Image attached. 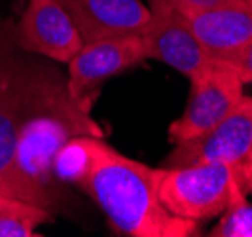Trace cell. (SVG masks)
<instances>
[{
    "label": "cell",
    "instance_id": "cell-1",
    "mask_svg": "<svg viewBox=\"0 0 252 237\" xmlns=\"http://www.w3.org/2000/svg\"><path fill=\"white\" fill-rule=\"evenodd\" d=\"M161 167L135 162L95 137L82 188L106 214L114 232L129 237H193L199 222L175 216L158 196Z\"/></svg>",
    "mask_w": 252,
    "mask_h": 237
},
{
    "label": "cell",
    "instance_id": "cell-2",
    "mask_svg": "<svg viewBox=\"0 0 252 237\" xmlns=\"http://www.w3.org/2000/svg\"><path fill=\"white\" fill-rule=\"evenodd\" d=\"M76 135L102 137V131L89 118V108L76 102L66 89L64 93L55 89V93L40 95L32 108L23 101L15 140V162L21 175L53 203L57 200L51 188L55 180L51 162L55 152Z\"/></svg>",
    "mask_w": 252,
    "mask_h": 237
},
{
    "label": "cell",
    "instance_id": "cell-3",
    "mask_svg": "<svg viewBox=\"0 0 252 237\" xmlns=\"http://www.w3.org/2000/svg\"><path fill=\"white\" fill-rule=\"evenodd\" d=\"M241 182L231 165L197 162L161 167L158 196L167 211L180 218L205 222L220 216Z\"/></svg>",
    "mask_w": 252,
    "mask_h": 237
},
{
    "label": "cell",
    "instance_id": "cell-4",
    "mask_svg": "<svg viewBox=\"0 0 252 237\" xmlns=\"http://www.w3.org/2000/svg\"><path fill=\"white\" fill-rule=\"evenodd\" d=\"M189 82L188 104L182 116L169 125V140L173 144L207 133L245 97L239 74L222 59H213L207 70Z\"/></svg>",
    "mask_w": 252,
    "mask_h": 237
},
{
    "label": "cell",
    "instance_id": "cell-5",
    "mask_svg": "<svg viewBox=\"0 0 252 237\" xmlns=\"http://www.w3.org/2000/svg\"><path fill=\"white\" fill-rule=\"evenodd\" d=\"M150 21L142 29L146 59L165 63L193 80L213 63L195 38L186 15L171 0H148Z\"/></svg>",
    "mask_w": 252,
    "mask_h": 237
},
{
    "label": "cell",
    "instance_id": "cell-6",
    "mask_svg": "<svg viewBox=\"0 0 252 237\" xmlns=\"http://www.w3.org/2000/svg\"><path fill=\"white\" fill-rule=\"evenodd\" d=\"M197 162H224L235 169L239 178L245 165L252 162V97H243L207 133L175 144L161 167H182Z\"/></svg>",
    "mask_w": 252,
    "mask_h": 237
},
{
    "label": "cell",
    "instance_id": "cell-7",
    "mask_svg": "<svg viewBox=\"0 0 252 237\" xmlns=\"http://www.w3.org/2000/svg\"><path fill=\"white\" fill-rule=\"evenodd\" d=\"M146 59V50L140 34H124L84 42L68 65V95L89 108V93L108 78L137 67Z\"/></svg>",
    "mask_w": 252,
    "mask_h": 237
},
{
    "label": "cell",
    "instance_id": "cell-8",
    "mask_svg": "<svg viewBox=\"0 0 252 237\" xmlns=\"http://www.w3.org/2000/svg\"><path fill=\"white\" fill-rule=\"evenodd\" d=\"M12 38L19 50L59 63H68L84 46L70 15L57 0H27Z\"/></svg>",
    "mask_w": 252,
    "mask_h": 237
},
{
    "label": "cell",
    "instance_id": "cell-9",
    "mask_svg": "<svg viewBox=\"0 0 252 237\" xmlns=\"http://www.w3.org/2000/svg\"><path fill=\"white\" fill-rule=\"evenodd\" d=\"M195 38L213 59H226L252 40V6L249 0H229L203 10H180Z\"/></svg>",
    "mask_w": 252,
    "mask_h": 237
},
{
    "label": "cell",
    "instance_id": "cell-10",
    "mask_svg": "<svg viewBox=\"0 0 252 237\" xmlns=\"http://www.w3.org/2000/svg\"><path fill=\"white\" fill-rule=\"evenodd\" d=\"M70 15L84 42L140 34L150 10L140 0H57Z\"/></svg>",
    "mask_w": 252,
    "mask_h": 237
},
{
    "label": "cell",
    "instance_id": "cell-11",
    "mask_svg": "<svg viewBox=\"0 0 252 237\" xmlns=\"http://www.w3.org/2000/svg\"><path fill=\"white\" fill-rule=\"evenodd\" d=\"M25 101V99H23ZM23 101L17 99L10 88L0 80V194L53 209L55 203L38 192L21 175L15 162V140L19 118L23 112Z\"/></svg>",
    "mask_w": 252,
    "mask_h": 237
},
{
    "label": "cell",
    "instance_id": "cell-12",
    "mask_svg": "<svg viewBox=\"0 0 252 237\" xmlns=\"http://www.w3.org/2000/svg\"><path fill=\"white\" fill-rule=\"evenodd\" d=\"M50 220V209L0 194V237H34L38 228Z\"/></svg>",
    "mask_w": 252,
    "mask_h": 237
},
{
    "label": "cell",
    "instance_id": "cell-13",
    "mask_svg": "<svg viewBox=\"0 0 252 237\" xmlns=\"http://www.w3.org/2000/svg\"><path fill=\"white\" fill-rule=\"evenodd\" d=\"M245 188H235L231 200L224 212L220 214L218 224L211 230L213 237H252V205L245 196Z\"/></svg>",
    "mask_w": 252,
    "mask_h": 237
},
{
    "label": "cell",
    "instance_id": "cell-14",
    "mask_svg": "<svg viewBox=\"0 0 252 237\" xmlns=\"http://www.w3.org/2000/svg\"><path fill=\"white\" fill-rule=\"evenodd\" d=\"M222 61H226L227 65L239 74L243 84L252 82V40L245 48H241L237 53L229 55V57L222 59Z\"/></svg>",
    "mask_w": 252,
    "mask_h": 237
},
{
    "label": "cell",
    "instance_id": "cell-15",
    "mask_svg": "<svg viewBox=\"0 0 252 237\" xmlns=\"http://www.w3.org/2000/svg\"><path fill=\"white\" fill-rule=\"evenodd\" d=\"M171 2L178 10H203V8H213L229 0H171Z\"/></svg>",
    "mask_w": 252,
    "mask_h": 237
},
{
    "label": "cell",
    "instance_id": "cell-16",
    "mask_svg": "<svg viewBox=\"0 0 252 237\" xmlns=\"http://www.w3.org/2000/svg\"><path fill=\"white\" fill-rule=\"evenodd\" d=\"M15 4L17 6H25V0H15Z\"/></svg>",
    "mask_w": 252,
    "mask_h": 237
},
{
    "label": "cell",
    "instance_id": "cell-17",
    "mask_svg": "<svg viewBox=\"0 0 252 237\" xmlns=\"http://www.w3.org/2000/svg\"><path fill=\"white\" fill-rule=\"evenodd\" d=\"M249 2H251V6H252V0H249Z\"/></svg>",
    "mask_w": 252,
    "mask_h": 237
}]
</instances>
